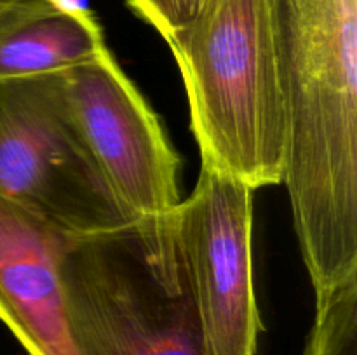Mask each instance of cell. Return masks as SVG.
I'll return each mask as SVG.
<instances>
[{
	"mask_svg": "<svg viewBox=\"0 0 357 355\" xmlns=\"http://www.w3.org/2000/svg\"><path fill=\"white\" fill-rule=\"evenodd\" d=\"M282 183L316 299L357 277V0H268Z\"/></svg>",
	"mask_w": 357,
	"mask_h": 355,
	"instance_id": "6da1fadb",
	"label": "cell"
},
{
	"mask_svg": "<svg viewBox=\"0 0 357 355\" xmlns=\"http://www.w3.org/2000/svg\"><path fill=\"white\" fill-rule=\"evenodd\" d=\"M162 38L183 80L201 167L255 191L281 184L286 115L268 0H216Z\"/></svg>",
	"mask_w": 357,
	"mask_h": 355,
	"instance_id": "7a4b0ae2",
	"label": "cell"
},
{
	"mask_svg": "<svg viewBox=\"0 0 357 355\" xmlns=\"http://www.w3.org/2000/svg\"><path fill=\"white\" fill-rule=\"evenodd\" d=\"M59 277L75 355H206L173 214L68 239Z\"/></svg>",
	"mask_w": 357,
	"mask_h": 355,
	"instance_id": "3957f363",
	"label": "cell"
},
{
	"mask_svg": "<svg viewBox=\"0 0 357 355\" xmlns=\"http://www.w3.org/2000/svg\"><path fill=\"white\" fill-rule=\"evenodd\" d=\"M0 197L66 240L132 221L73 127L63 72L0 80Z\"/></svg>",
	"mask_w": 357,
	"mask_h": 355,
	"instance_id": "277c9868",
	"label": "cell"
},
{
	"mask_svg": "<svg viewBox=\"0 0 357 355\" xmlns=\"http://www.w3.org/2000/svg\"><path fill=\"white\" fill-rule=\"evenodd\" d=\"M73 127L132 219H162L181 202V160L159 117L108 45L63 72Z\"/></svg>",
	"mask_w": 357,
	"mask_h": 355,
	"instance_id": "5b68a950",
	"label": "cell"
},
{
	"mask_svg": "<svg viewBox=\"0 0 357 355\" xmlns=\"http://www.w3.org/2000/svg\"><path fill=\"white\" fill-rule=\"evenodd\" d=\"M255 190L201 167L173 212L206 355H257L261 331L253 282Z\"/></svg>",
	"mask_w": 357,
	"mask_h": 355,
	"instance_id": "8992f818",
	"label": "cell"
},
{
	"mask_svg": "<svg viewBox=\"0 0 357 355\" xmlns=\"http://www.w3.org/2000/svg\"><path fill=\"white\" fill-rule=\"evenodd\" d=\"M65 242L0 197V322L28 355H75L59 277Z\"/></svg>",
	"mask_w": 357,
	"mask_h": 355,
	"instance_id": "52a82bcc",
	"label": "cell"
},
{
	"mask_svg": "<svg viewBox=\"0 0 357 355\" xmlns=\"http://www.w3.org/2000/svg\"><path fill=\"white\" fill-rule=\"evenodd\" d=\"M105 47L101 23H80L45 0H21L0 14V80L65 72Z\"/></svg>",
	"mask_w": 357,
	"mask_h": 355,
	"instance_id": "ba28073f",
	"label": "cell"
},
{
	"mask_svg": "<svg viewBox=\"0 0 357 355\" xmlns=\"http://www.w3.org/2000/svg\"><path fill=\"white\" fill-rule=\"evenodd\" d=\"M300 355H357V277L316 299V317Z\"/></svg>",
	"mask_w": 357,
	"mask_h": 355,
	"instance_id": "9c48e42d",
	"label": "cell"
},
{
	"mask_svg": "<svg viewBox=\"0 0 357 355\" xmlns=\"http://www.w3.org/2000/svg\"><path fill=\"white\" fill-rule=\"evenodd\" d=\"M131 13L153 28L160 37H166L176 26L174 0H126Z\"/></svg>",
	"mask_w": 357,
	"mask_h": 355,
	"instance_id": "30bf717a",
	"label": "cell"
},
{
	"mask_svg": "<svg viewBox=\"0 0 357 355\" xmlns=\"http://www.w3.org/2000/svg\"><path fill=\"white\" fill-rule=\"evenodd\" d=\"M45 2H47L54 10L72 17V19L80 21V23H86V24L100 23L96 14H94V10L91 9L89 0H45Z\"/></svg>",
	"mask_w": 357,
	"mask_h": 355,
	"instance_id": "8fae6325",
	"label": "cell"
},
{
	"mask_svg": "<svg viewBox=\"0 0 357 355\" xmlns=\"http://www.w3.org/2000/svg\"><path fill=\"white\" fill-rule=\"evenodd\" d=\"M213 2H216V0H174V17H176V26H174V30L187 24L194 17H197Z\"/></svg>",
	"mask_w": 357,
	"mask_h": 355,
	"instance_id": "7c38bea8",
	"label": "cell"
},
{
	"mask_svg": "<svg viewBox=\"0 0 357 355\" xmlns=\"http://www.w3.org/2000/svg\"><path fill=\"white\" fill-rule=\"evenodd\" d=\"M21 0H0V14H3L6 10H9L10 7H14L16 3H20Z\"/></svg>",
	"mask_w": 357,
	"mask_h": 355,
	"instance_id": "4fadbf2b",
	"label": "cell"
}]
</instances>
